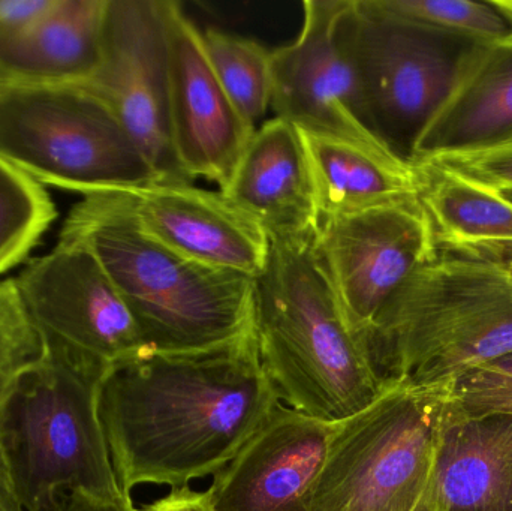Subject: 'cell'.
<instances>
[{
	"instance_id": "f546056e",
	"label": "cell",
	"mask_w": 512,
	"mask_h": 511,
	"mask_svg": "<svg viewBox=\"0 0 512 511\" xmlns=\"http://www.w3.org/2000/svg\"><path fill=\"white\" fill-rule=\"evenodd\" d=\"M54 511H135L131 495H123L117 500H104L83 492L66 495Z\"/></svg>"
},
{
	"instance_id": "7a4b0ae2",
	"label": "cell",
	"mask_w": 512,
	"mask_h": 511,
	"mask_svg": "<svg viewBox=\"0 0 512 511\" xmlns=\"http://www.w3.org/2000/svg\"><path fill=\"white\" fill-rule=\"evenodd\" d=\"M259 362L279 402L325 423H340L387 389L313 248V231L270 239L255 279Z\"/></svg>"
},
{
	"instance_id": "1f68e13d",
	"label": "cell",
	"mask_w": 512,
	"mask_h": 511,
	"mask_svg": "<svg viewBox=\"0 0 512 511\" xmlns=\"http://www.w3.org/2000/svg\"><path fill=\"white\" fill-rule=\"evenodd\" d=\"M484 368L492 369V371L501 372V374L510 375L512 377V353L501 359L495 360Z\"/></svg>"
},
{
	"instance_id": "4dcf8cb0",
	"label": "cell",
	"mask_w": 512,
	"mask_h": 511,
	"mask_svg": "<svg viewBox=\"0 0 512 511\" xmlns=\"http://www.w3.org/2000/svg\"><path fill=\"white\" fill-rule=\"evenodd\" d=\"M0 511H24L12 495L11 489L6 485L2 473H0Z\"/></svg>"
},
{
	"instance_id": "484cf974",
	"label": "cell",
	"mask_w": 512,
	"mask_h": 511,
	"mask_svg": "<svg viewBox=\"0 0 512 511\" xmlns=\"http://www.w3.org/2000/svg\"><path fill=\"white\" fill-rule=\"evenodd\" d=\"M421 162H433L502 194L512 192V141L487 149L448 153Z\"/></svg>"
},
{
	"instance_id": "f1b7e54d",
	"label": "cell",
	"mask_w": 512,
	"mask_h": 511,
	"mask_svg": "<svg viewBox=\"0 0 512 511\" xmlns=\"http://www.w3.org/2000/svg\"><path fill=\"white\" fill-rule=\"evenodd\" d=\"M56 0H0V29H14L44 15Z\"/></svg>"
},
{
	"instance_id": "d6a6232c",
	"label": "cell",
	"mask_w": 512,
	"mask_h": 511,
	"mask_svg": "<svg viewBox=\"0 0 512 511\" xmlns=\"http://www.w3.org/2000/svg\"><path fill=\"white\" fill-rule=\"evenodd\" d=\"M492 5L507 18L512 27V0H490Z\"/></svg>"
},
{
	"instance_id": "7402d4cb",
	"label": "cell",
	"mask_w": 512,
	"mask_h": 511,
	"mask_svg": "<svg viewBox=\"0 0 512 511\" xmlns=\"http://www.w3.org/2000/svg\"><path fill=\"white\" fill-rule=\"evenodd\" d=\"M207 59L243 119L258 129L271 108L273 57L254 39L221 30L201 32Z\"/></svg>"
},
{
	"instance_id": "836d02e7",
	"label": "cell",
	"mask_w": 512,
	"mask_h": 511,
	"mask_svg": "<svg viewBox=\"0 0 512 511\" xmlns=\"http://www.w3.org/2000/svg\"><path fill=\"white\" fill-rule=\"evenodd\" d=\"M495 260L502 261V263L505 264V267H507V269L510 270V273L512 275V252H508V254H505L504 257L495 258Z\"/></svg>"
},
{
	"instance_id": "9a60e30c",
	"label": "cell",
	"mask_w": 512,
	"mask_h": 511,
	"mask_svg": "<svg viewBox=\"0 0 512 511\" xmlns=\"http://www.w3.org/2000/svg\"><path fill=\"white\" fill-rule=\"evenodd\" d=\"M117 194L144 231L177 254L252 279L264 270L270 252L267 231L222 192L158 182Z\"/></svg>"
},
{
	"instance_id": "83f0119b",
	"label": "cell",
	"mask_w": 512,
	"mask_h": 511,
	"mask_svg": "<svg viewBox=\"0 0 512 511\" xmlns=\"http://www.w3.org/2000/svg\"><path fill=\"white\" fill-rule=\"evenodd\" d=\"M135 511H213L207 492L194 491L189 486L171 489L170 494Z\"/></svg>"
},
{
	"instance_id": "9c48e42d",
	"label": "cell",
	"mask_w": 512,
	"mask_h": 511,
	"mask_svg": "<svg viewBox=\"0 0 512 511\" xmlns=\"http://www.w3.org/2000/svg\"><path fill=\"white\" fill-rule=\"evenodd\" d=\"M119 117L161 183H192L174 149L164 0H108L98 69L83 83Z\"/></svg>"
},
{
	"instance_id": "ffe728a7",
	"label": "cell",
	"mask_w": 512,
	"mask_h": 511,
	"mask_svg": "<svg viewBox=\"0 0 512 511\" xmlns=\"http://www.w3.org/2000/svg\"><path fill=\"white\" fill-rule=\"evenodd\" d=\"M300 134L318 218L352 215L418 197L414 165L340 138Z\"/></svg>"
},
{
	"instance_id": "5b68a950",
	"label": "cell",
	"mask_w": 512,
	"mask_h": 511,
	"mask_svg": "<svg viewBox=\"0 0 512 511\" xmlns=\"http://www.w3.org/2000/svg\"><path fill=\"white\" fill-rule=\"evenodd\" d=\"M111 366L45 345L0 404V473L24 511H54L72 492L117 500L99 417Z\"/></svg>"
},
{
	"instance_id": "3957f363",
	"label": "cell",
	"mask_w": 512,
	"mask_h": 511,
	"mask_svg": "<svg viewBox=\"0 0 512 511\" xmlns=\"http://www.w3.org/2000/svg\"><path fill=\"white\" fill-rule=\"evenodd\" d=\"M62 239L86 246L122 296L150 353H194L254 330L255 279L177 254L144 231L120 194L84 197Z\"/></svg>"
},
{
	"instance_id": "277c9868",
	"label": "cell",
	"mask_w": 512,
	"mask_h": 511,
	"mask_svg": "<svg viewBox=\"0 0 512 511\" xmlns=\"http://www.w3.org/2000/svg\"><path fill=\"white\" fill-rule=\"evenodd\" d=\"M363 338L385 386L456 383L512 353L510 270L495 258L438 251Z\"/></svg>"
},
{
	"instance_id": "5bb4252c",
	"label": "cell",
	"mask_w": 512,
	"mask_h": 511,
	"mask_svg": "<svg viewBox=\"0 0 512 511\" xmlns=\"http://www.w3.org/2000/svg\"><path fill=\"white\" fill-rule=\"evenodd\" d=\"M334 425L279 402L236 458L213 476L206 491L213 511H310Z\"/></svg>"
},
{
	"instance_id": "d6986e66",
	"label": "cell",
	"mask_w": 512,
	"mask_h": 511,
	"mask_svg": "<svg viewBox=\"0 0 512 511\" xmlns=\"http://www.w3.org/2000/svg\"><path fill=\"white\" fill-rule=\"evenodd\" d=\"M512 141V38L480 42L415 146L412 165Z\"/></svg>"
},
{
	"instance_id": "603a6c76",
	"label": "cell",
	"mask_w": 512,
	"mask_h": 511,
	"mask_svg": "<svg viewBox=\"0 0 512 511\" xmlns=\"http://www.w3.org/2000/svg\"><path fill=\"white\" fill-rule=\"evenodd\" d=\"M54 219L44 186L0 159V275L26 260Z\"/></svg>"
},
{
	"instance_id": "ac0fdd59",
	"label": "cell",
	"mask_w": 512,
	"mask_h": 511,
	"mask_svg": "<svg viewBox=\"0 0 512 511\" xmlns=\"http://www.w3.org/2000/svg\"><path fill=\"white\" fill-rule=\"evenodd\" d=\"M417 511H512V416H468L457 402Z\"/></svg>"
},
{
	"instance_id": "7c38bea8",
	"label": "cell",
	"mask_w": 512,
	"mask_h": 511,
	"mask_svg": "<svg viewBox=\"0 0 512 511\" xmlns=\"http://www.w3.org/2000/svg\"><path fill=\"white\" fill-rule=\"evenodd\" d=\"M313 248L349 324L361 336L408 276L438 254L418 197L318 218Z\"/></svg>"
},
{
	"instance_id": "d4e9b609",
	"label": "cell",
	"mask_w": 512,
	"mask_h": 511,
	"mask_svg": "<svg viewBox=\"0 0 512 511\" xmlns=\"http://www.w3.org/2000/svg\"><path fill=\"white\" fill-rule=\"evenodd\" d=\"M45 344L30 320L15 278L0 282V404L18 375L38 362Z\"/></svg>"
},
{
	"instance_id": "44dd1931",
	"label": "cell",
	"mask_w": 512,
	"mask_h": 511,
	"mask_svg": "<svg viewBox=\"0 0 512 511\" xmlns=\"http://www.w3.org/2000/svg\"><path fill=\"white\" fill-rule=\"evenodd\" d=\"M418 201L438 251L501 258L512 252V198L433 162L414 165Z\"/></svg>"
},
{
	"instance_id": "6da1fadb",
	"label": "cell",
	"mask_w": 512,
	"mask_h": 511,
	"mask_svg": "<svg viewBox=\"0 0 512 511\" xmlns=\"http://www.w3.org/2000/svg\"><path fill=\"white\" fill-rule=\"evenodd\" d=\"M279 404L249 335L194 353H146L111 366L99 417L125 494L215 476Z\"/></svg>"
},
{
	"instance_id": "e0dca14e",
	"label": "cell",
	"mask_w": 512,
	"mask_h": 511,
	"mask_svg": "<svg viewBox=\"0 0 512 511\" xmlns=\"http://www.w3.org/2000/svg\"><path fill=\"white\" fill-rule=\"evenodd\" d=\"M108 0H56L41 17L0 29V87L83 84L102 56Z\"/></svg>"
},
{
	"instance_id": "30bf717a",
	"label": "cell",
	"mask_w": 512,
	"mask_h": 511,
	"mask_svg": "<svg viewBox=\"0 0 512 511\" xmlns=\"http://www.w3.org/2000/svg\"><path fill=\"white\" fill-rule=\"evenodd\" d=\"M24 308L45 345L108 366L150 353L117 288L92 252L62 239L15 278Z\"/></svg>"
},
{
	"instance_id": "2e32d148",
	"label": "cell",
	"mask_w": 512,
	"mask_h": 511,
	"mask_svg": "<svg viewBox=\"0 0 512 511\" xmlns=\"http://www.w3.org/2000/svg\"><path fill=\"white\" fill-rule=\"evenodd\" d=\"M221 192L254 218L270 239L306 236L318 222L300 131L279 117L256 129Z\"/></svg>"
},
{
	"instance_id": "cb8c5ba5",
	"label": "cell",
	"mask_w": 512,
	"mask_h": 511,
	"mask_svg": "<svg viewBox=\"0 0 512 511\" xmlns=\"http://www.w3.org/2000/svg\"><path fill=\"white\" fill-rule=\"evenodd\" d=\"M388 14L478 42L512 38L507 18L492 5L474 0H373Z\"/></svg>"
},
{
	"instance_id": "ba28073f",
	"label": "cell",
	"mask_w": 512,
	"mask_h": 511,
	"mask_svg": "<svg viewBox=\"0 0 512 511\" xmlns=\"http://www.w3.org/2000/svg\"><path fill=\"white\" fill-rule=\"evenodd\" d=\"M352 62L367 125L400 161L450 95L480 42L354 0L348 17Z\"/></svg>"
},
{
	"instance_id": "4316f807",
	"label": "cell",
	"mask_w": 512,
	"mask_h": 511,
	"mask_svg": "<svg viewBox=\"0 0 512 511\" xmlns=\"http://www.w3.org/2000/svg\"><path fill=\"white\" fill-rule=\"evenodd\" d=\"M457 402L468 416L511 414L512 377L480 368L460 377L454 387Z\"/></svg>"
},
{
	"instance_id": "52a82bcc",
	"label": "cell",
	"mask_w": 512,
	"mask_h": 511,
	"mask_svg": "<svg viewBox=\"0 0 512 511\" xmlns=\"http://www.w3.org/2000/svg\"><path fill=\"white\" fill-rule=\"evenodd\" d=\"M0 159L84 197L159 182L119 117L84 84L0 87Z\"/></svg>"
},
{
	"instance_id": "8992f818",
	"label": "cell",
	"mask_w": 512,
	"mask_h": 511,
	"mask_svg": "<svg viewBox=\"0 0 512 511\" xmlns=\"http://www.w3.org/2000/svg\"><path fill=\"white\" fill-rule=\"evenodd\" d=\"M454 387L391 384L336 423L310 511H417L457 408Z\"/></svg>"
},
{
	"instance_id": "8fae6325",
	"label": "cell",
	"mask_w": 512,
	"mask_h": 511,
	"mask_svg": "<svg viewBox=\"0 0 512 511\" xmlns=\"http://www.w3.org/2000/svg\"><path fill=\"white\" fill-rule=\"evenodd\" d=\"M352 3L354 0H304L303 26L297 39L271 51V108L276 117L300 131L393 155L370 131L364 116L349 44Z\"/></svg>"
},
{
	"instance_id": "4fadbf2b",
	"label": "cell",
	"mask_w": 512,
	"mask_h": 511,
	"mask_svg": "<svg viewBox=\"0 0 512 511\" xmlns=\"http://www.w3.org/2000/svg\"><path fill=\"white\" fill-rule=\"evenodd\" d=\"M174 149L192 180L227 188L255 128L234 107L219 83L197 24L177 2L164 0Z\"/></svg>"
}]
</instances>
